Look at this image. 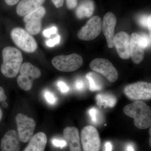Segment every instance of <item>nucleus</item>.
Returning a JSON list of instances; mask_svg holds the SVG:
<instances>
[{"label": "nucleus", "mask_w": 151, "mask_h": 151, "mask_svg": "<svg viewBox=\"0 0 151 151\" xmlns=\"http://www.w3.org/2000/svg\"><path fill=\"white\" fill-rule=\"evenodd\" d=\"M124 112L134 119L135 127L138 129H145L151 127V108L143 101L138 100L126 105Z\"/></svg>", "instance_id": "1"}, {"label": "nucleus", "mask_w": 151, "mask_h": 151, "mask_svg": "<svg viewBox=\"0 0 151 151\" xmlns=\"http://www.w3.org/2000/svg\"><path fill=\"white\" fill-rule=\"evenodd\" d=\"M3 62L1 65L2 73L5 77L13 78L18 74L22 64L21 52L13 47H5L2 52Z\"/></svg>", "instance_id": "2"}, {"label": "nucleus", "mask_w": 151, "mask_h": 151, "mask_svg": "<svg viewBox=\"0 0 151 151\" xmlns=\"http://www.w3.org/2000/svg\"><path fill=\"white\" fill-rule=\"evenodd\" d=\"M11 37L14 43L23 51L32 53L37 48L36 41L27 31L20 27H16L12 30Z\"/></svg>", "instance_id": "3"}, {"label": "nucleus", "mask_w": 151, "mask_h": 151, "mask_svg": "<svg viewBox=\"0 0 151 151\" xmlns=\"http://www.w3.org/2000/svg\"><path fill=\"white\" fill-rule=\"evenodd\" d=\"M52 63L59 71L72 72L82 66L83 60L81 55L76 53L66 55H62L53 58Z\"/></svg>", "instance_id": "4"}, {"label": "nucleus", "mask_w": 151, "mask_h": 151, "mask_svg": "<svg viewBox=\"0 0 151 151\" xmlns=\"http://www.w3.org/2000/svg\"><path fill=\"white\" fill-rule=\"evenodd\" d=\"M15 119L19 140L22 142H28L33 136L36 125L35 121L22 113L17 114Z\"/></svg>", "instance_id": "5"}, {"label": "nucleus", "mask_w": 151, "mask_h": 151, "mask_svg": "<svg viewBox=\"0 0 151 151\" xmlns=\"http://www.w3.org/2000/svg\"><path fill=\"white\" fill-rule=\"evenodd\" d=\"M125 95L132 100H150L151 84L145 81H139L128 84L124 89Z\"/></svg>", "instance_id": "6"}, {"label": "nucleus", "mask_w": 151, "mask_h": 151, "mask_svg": "<svg viewBox=\"0 0 151 151\" xmlns=\"http://www.w3.org/2000/svg\"><path fill=\"white\" fill-rule=\"evenodd\" d=\"M89 67L93 71L102 74L111 82L117 81L119 77L118 70L112 63L105 58H95L91 61Z\"/></svg>", "instance_id": "7"}, {"label": "nucleus", "mask_w": 151, "mask_h": 151, "mask_svg": "<svg viewBox=\"0 0 151 151\" xmlns=\"http://www.w3.org/2000/svg\"><path fill=\"white\" fill-rule=\"evenodd\" d=\"M81 141L84 151H99L101 140L96 128L91 126L84 127L81 130Z\"/></svg>", "instance_id": "8"}, {"label": "nucleus", "mask_w": 151, "mask_h": 151, "mask_svg": "<svg viewBox=\"0 0 151 151\" xmlns=\"http://www.w3.org/2000/svg\"><path fill=\"white\" fill-rule=\"evenodd\" d=\"M102 19L100 17H92L79 31L77 37L82 40H93L100 35L102 31Z\"/></svg>", "instance_id": "9"}, {"label": "nucleus", "mask_w": 151, "mask_h": 151, "mask_svg": "<svg viewBox=\"0 0 151 151\" xmlns=\"http://www.w3.org/2000/svg\"><path fill=\"white\" fill-rule=\"evenodd\" d=\"M46 14V10L42 6L24 16V22L25 29L32 35H36L40 32L42 28V20Z\"/></svg>", "instance_id": "10"}, {"label": "nucleus", "mask_w": 151, "mask_h": 151, "mask_svg": "<svg viewBox=\"0 0 151 151\" xmlns=\"http://www.w3.org/2000/svg\"><path fill=\"white\" fill-rule=\"evenodd\" d=\"M117 19L115 15L111 12L107 13L104 16L102 21V30L107 40L109 48L114 47L115 29Z\"/></svg>", "instance_id": "11"}, {"label": "nucleus", "mask_w": 151, "mask_h": 151, "mask_svg": "<svg viewBox=\"0 0 151 151\" xmlns=\"http://www.w3.org/2000/svg\"><path fill=\"white\" fill-rule=\"evenodd\" d=\"M114 46L122 59H128L131 57L130 36L127 32H120L115 35Z\"/></svg>", "instance_id": "12"}, {"label": "nucleus", "mask_w": 151, "mask_h": 151, "mask_svg": "<svg viewBox=\"0 0 151 151\" xmlns=\"http://www.w3.org/2000/svg\"><path fill=\"white\" fill-rule=\"evenodd\" d=\"M20 142L17 132L14 130H9L2 139L1 151H20Z\"/></svg>", "instance_id": "13"}, {"label": "nucleus", "mask_w": 151, "mask_h": 151, "mask_svg": "<svg viewBox=\"0 0 151 151\" xmlns=\"http://www.w3.org/2000/svg\"><path fill=\"white\" fill-rule=\"evenodd\" d=\"M140 35L133 33L130 36V54L133 62L139 64L143 61L145 56V49L139 42Z\"/></svg>", "instance_id": "14"}, {"label": "nucleus", "mask_w": 151, "mask_h": 151, "mask_svg": "<svg viewBox=\"0 0 151 151\" xmlns=\"http://www.w3.org/2000/svg\"><path fill=\"white\" fill-rule=\"evenodd\" d=\"M63 134L69 144L70 151H82L79 132L76 127H66L63 130Z\"/></svg>", "instance_id": "15"}, {"label": "nucleus", "mask_w": 151, "mask_h": 151, "mask_svg": "<svg viewBox=\"0 0 151 151\" xmlns=\"http://www.w3.org/2000/svg\"><path fill=\"white\" fill-rule=\"evenodd\" d=\"M45 0H22L17 7V13L21 17L28 14L42 6Z\"/></svg>", "instance_id": "16"}, {"label": "nucleus", "mask_w": 151, "mask_h": 151, "mask_svg": "<svg viewBox=\"0 0 151 151\" xmlns=\"http://www.w3.org/2000/svg\"><path fill=\"white\" fill-rule=\"evenodd\" d=\"M47 140L45 133L38 132L33 135L23 151H44Z\"/></svg>", "instance_id": "17"}, {"label": "nucleus", "mask_w": 151, "mask_h": 151, "mask_svg": "<svg viewBox=\"0 0 151 151\" xmlns=\"http://www.w3.org/2000/svg\"><path fill=\"white\" fill-rule=\"evenodd\" d=\"M94 9L95 6L92 0H84L80 3L76 9V17L80 19L89 17L93 14Z\"/></svg>", "instance_id": "18"}, {"label": "nucleus", "mask_w": 151, "mask_h": 151, "mask_svg": "<svg viewBox=\"0 0 151 151\" xmlns=\"http://www.w3.org/2000/svg\"><path fill=\"white\" fill-rule=\"evenodd\" d=\"M19 72L20 75L27 76L33 80L37 79L41 75V72L39 68L29 62L22 64Z\"/></svg>", "instance_id": "19"}, {"label": "nucleus", "mask_w": 151, "mask_h": 151, "mask_svg": "<svg viewBox=\"0 0 151 151\" xmlns=\"http://www.w3.org/2000/svg\"><path fill=\"white\" fill-rule=\"evenodd\" d=\"M97 105L104 108H113L116 105L117 100L113 94H98L96 98Z\"/></svg>", "instance_id": "20"}, {"label": "nucleus", "mask_w": 151, "mask_h": 151, "mask_svg": "<svg viewBox=\"0 0 151 151\" xmlns=\"http://www.w3.org/2000/svg\"><path fill=\"white\" fill-rule=\"evenodd\" d=\"M86 78L89 82V89L91 91H97L102 89V82L96 73L89 72L86 74Z\"/></svg>", "instance_id": "21"}, {"label": "nucleus", "mask_w": 151, "mask_h": 151, "mask_svg": "<svg viewBox=\"0 0 151 151\" xmlns=\"http://www.w3.org/2000/svg\"><path fill=\"white\" fill-rule=\"evenodd\" d=\"M33 80L27 76L20 75L18 77L17 82L21 89L24 91H29L32 88Z\"/></svg>", "instance_id": "22"}, {"label": "nucleus", "mask_w": 151, "mask_h": 151, "mask_svg": "<svg viewBox=\"0 0 151 151\" xmlns=\"http://www.w3.org/2000/svg\"><path fill=\"white\" fill-rule=\"evenodd\" d=\"M89 114L93 124H97L100 123L101 119L100 113L97 108L94 107L90 108L89 110Z\"/></svg>", "instance_id": "23"}, {"label": "nucleus", "mask_w": 151, "mask_h": 151, "mask_svg": "<svg viewBox=\"0 0 151 151\" xmlns=\"http://www.w3.org/2000/svg\"><path fill=\"white\" fill-rule=\"evenodd\" d=\"M45 97L47 102L51 104H54L56 101V98L54 94L49 91H46L45 93Z\"/></svg>", "instance_id": "24"}, {"label": "nucleus", "mask_w": 151, "mask_h": 151, "mask_svg": "<svg viewBox=\"0 0 151 151\" xmlns=\"http://www.w3.org/2000/svg\"><path fill=\"white\" fill-rule=\"evenodd\" d=\"M60 37L59 35H57L56 37L52 39L48 40L46 41V44L49 47H53L55 45L59 43L60 41Z\"/></svg>", "instance_id": "25"}, {"label": "nucleus", "mask_w": 151, "mask_h": 151, "mask_svg": "<svg viewBox=\"0 0 151 151\" xmlns=\"http://www.w3.org/2000/svg\"><path fill=\"white\" fill-rule=\"evenodd\" d=\"M57 30V28L56 27H52L48 29L45 30L43 32V35L46 37L50 38L51 35L56 34Z\"/></svg>", "instance_id": "26"}, {"label": "nucleus", "mask_w": 151, "mask_h": 151, "mask_svg": "<svg viewBox=\"0 0 151 151\" xmlns=\"http://www.w3.org/2000/svg\"><path fill=\"white\" fill-rule=\"evenodd\" d=\"M52 142L55 147H59L61 148L64 147L67 145V143L65 141L55 139H53L52 141Z\"/></svg>", "instance_id": "27"}, {"label": "nucleus", "mask_w": 151, "mask_h": 151, "mask_svg": "<svg viewBox=\"0 0 151 151\" xmlns=\"http://www.w3.org/2000/svg\"><path fill=\"white\" fill-rule=\"evenodd\" d=\"M75 87L76 90L81 91L85 89V84L83 80L78 79L75 82Z\"/></svg>", "instance_id": "28"}, {"label": "nucleus", "mask_w": 151, "mask_h": 151, "mask_svg": "<svg viewBox=\"0 0 151 151\" xmlns=\"http://www.w3.org/2000/svg\"><path fill=\"white\" fill-rule=\"evenodd\" d=\"M58 86L62 93H66L69 91V87L63 81H59L58 83Z\"/></svg>", "instance_id": "29"}, {"label": "nucleus", "mask_w": 151, "mask_h": 151, "mask_svg": "<svg viewBox=\"0 0 151 151\" xmlns=\"http://www.w3.org/2000/svg\"><path fill=\"white\" fill-rule=\"evenodd\" d=\"M66 4L68 8L73 9L78 4V0H66Z\"/></svg>", "instance_id": "30"}, {"label": "nucleus", "mask_w": 151, "mask_h": 151, "mask_svg": "<svg viewBox=\"0 0 151 151\" xmlns=\"http://www.w3.org/2000/svg\"><path fill=\"white\" fill-rule=\"evenodd\" d=\"M148 17L147 15L143 16L141 17L139 19V23L141 25L146 27L147 26V22Z\"/></svg>", "instance_id": "31"}, {"label": "nucleus", "mask_w": 151, "mask_h": 151, "mask_svg": "<svg viewBox=\"0 0 151 151\" xmlns=\"http://www.w3.org/2000/svg\"><path fill=\"white\" fill-rule=\"evenodd\" d=\"M57 8H59L63 6L64 0H52Z\"/></svg>", "instance_id": "32"}, {"label": "nucleus", "mask_w": 151, "mask_h": 151, "mask_svg": "<svg viewBox=\"0 0 151 151\" xmlns=\"http://www.w3.org/2000/svg\"><path fill=\"white\" fill-rule=\"evenodd\" d=\"M6 99L7 97L5 94L4 89L0 86V102H4Z\"/></svg>", "instance_id": "33"}, {"label": "nucleus", "mask_w": 151, "mask_h": 151, "mask_svg": "<svg viewBox=\"0 0 151 151\" xmlns=\"http://www.w3.org/2000/svg\"><path fill=\"white\" fill-rule=\"evenodd\" d=\"M19 0H5V1L7 4L9 6H14L16 4Z\"/></svg>", "instance_id": "34"}, {"label": "nucleus", "mask_w": 151, "mask_h": 151, "mask_svg": "<svg viewBox=\"0 0 151 151\" xmlns=\"http://www.w3.org/2000/svg\"><path fill=\"white\" fill-rule=\"evenodd\" d=\"M105 151H112V145L110 142H108L106 143L105 145Z\"/></svg>", "instance_id": "35"}, {"label": "nucleus", "mask_w": 151, "mask_h": 151, "mask_svg": "<svg viewBox=\"0 0 151 151\" xmlns=\"http://www.w3.org/2000/svg\"><path fill=\"white\" fill-rule=\"evenodd\" d=\"M151 15H150V16L148 17V18L147 22V26L148 27V29L149 31H150V32H151Z\"/></svg>", "instance_id": "36"}, {"label": "nucleus", "mask_w": 151, "mask_h": 151, "mask_svg": "<svg viewBox=\"0 0 151 151\" xmlns=\"http://www.w3.org/2000/svg\"><path fill=\"white\" fill-rule=\"evenodd\" d=\"M127 151H134V148L131 145H128L127 146Z\"/></svg>", "instance_id": "37"}, {"label": "nucleus", "mask_w": 151, "mask_h": 151, "mask_svg": "<svg viewBox=\"0 0 151 151\" xmlns=\"http://www.w3.org/2000/svg\"><path fill=\"white\" fill-rule=\"evenodd\" d=\"M3 116V112L2 111L1 109L0 108V122H1V120L2 117Z\"/></svg>", "instance_id": "38"}, {"label": "nucleus", "mask_w": 151, "mask_h": 151, "mask_svg": "<svg viewBox=\"0 0 151 151\" xmlns=\"http://www.w3.org/2000/svg\"><path fill=\"white\" fill-rule=\"evenodd\" d=\"M151 128H150V131H149V134H150V136L151 135Z\"/></svg>", "instance_id": "39"}]
</instances>
